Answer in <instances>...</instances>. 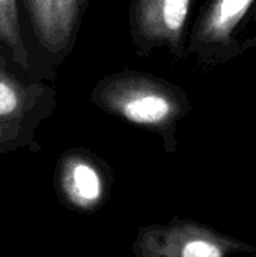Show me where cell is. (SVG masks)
<instances>
[{"label": "cell", "instance_id": "cell-1", "mask_svg": "<svg viewBox=\"0 0 256 257\" xmlns=\"http://www.w3.org/2000/svg\"><path fill=\"white\" fill-rule=\"evenodd\" d=\"M92 99L109 111L146 126L163 125L178 110L172 95L157 81L140 74L115 75L103 80L95 87Z\"/></svg>", "mask_w": 256, "mask_h": 257}, {"label": "cell", "instance_id": "cell-2", "mask_svg": "<svg viewBox=\"0 0 256 257\" xmlns=\"http://www.w3.org/2000/svg\"><path fill=\"white\" fill-rule=\"evenodd\" d=\"M81 0H27L35 33L44 48L63 50L75 29Z\"/></svg>", "mask_w": 256, "mask_h": 257}, {"label": "cell", "instance_id": "cell-3", "mask_svg": "<svg viewBox=\"0 0 256 257\" xmlns=\"http://www.w3.org/2000/svg\"><path fill=\"white\" fill-rule=\"evenodd\" d=\"M190 0H133L139 36L148 41H177L186 24Z\"/></svg>", "mask_w": 256, "mask_h": 257}, {"label": "cell", "instance_id": "cell-4", "mask_svg": "<svg viewBox=\"0 0 256 257\" xmlns=\"http://www.w3.org/2000/svg\"><path fill=\"white\" fill-rule=\"evenodd\" d=\"M36 102L33 89L26 87L0 68V137L18 128Z\"/></svg>", "mask_w": 256, "mask_h": 257}, {"label": "cell", "instance_id": "cell-5", "mask_svg": "<svg viewBox=\"0 0 256 257\" xmlns=\"http://www.w3.org/2000/svg\"><path fill=\"white\" fill-rule=\"evenodd\" d=\"M0 42L12 53L20 65H27V51L21 39L17 0H0Z\"/></svg>", "mask_w": 256, "mask_h": 257}, {"label": "cell", "instance_id": "cell-6", "mask_svg": "<svg viewBox=\"0 0 256 257\" xmlns=\"http://www.w3.org/2000/svg\"><path fill=\"white\" fill-rule=\"evenodd\" d=\"M69 187L80 203H91L100 197L101 181L86 163H75L69 170Z\"/></svg>", "mask_w": 256, "mask_h": 257}, {"label": "cell", "instance_id": "cell-7", "mask_svg": "<svg viewBox=\"0 0 256 257\" xmlns=\"http://www.w3.org/2000/svg\"><path fill=\"white\" fill-rule=\"evenodd\" d=\"M249 3L250 0H219V5L210 23V29L214 32L226 30L231 20L238 17Z\"/></svg>", "mask_w": 256, "mask_h": 257}, {"label": "cell", "instance_id": "cell-8", "mask_svg": "<svg viewBox=\"0 0 256 257\" xmlns=\"http://www.w3.org/2000/svg\"><path fill=\"white\" fill-rule=\"evenodd\" d=\"M181 257H225V250L214 241L198 238L189 241L183 247Z\"/></svg>", "mask_w": 256, "mask_h": 257}]
</instances>
